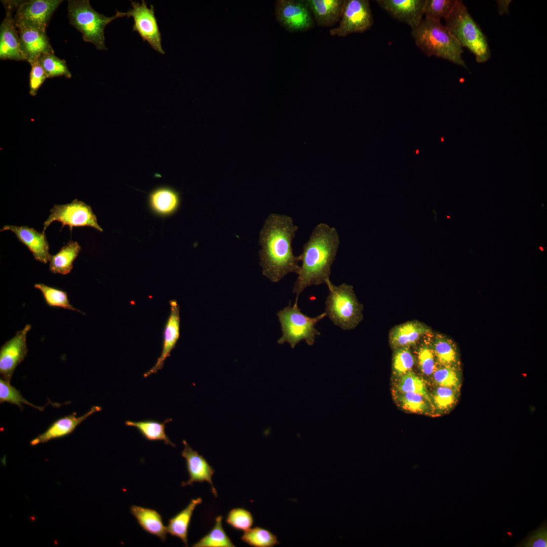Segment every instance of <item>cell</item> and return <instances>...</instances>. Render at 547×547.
Wrapping results in <instances>:
<instances>
[{"label": "cell", "mask_w": 547, "mask_h": 547, "mask_svg": "<svg viewBox=\"0 0 547 547\" xmlns=\"http://www.w3.org/2000/svg\"><path fill=\"white\" fill-rule=\"evenodd\" d=\"M298 227L285 215L270 214L259 233V252L262 274L277 283L290 272L299 274L301 255L295 256L292 241Z\"/></svg>", "instance_id": "6da1fadb"}, {"label": "cell", "mask_w": 547, "mask_h": 547, "mask_svg": "<svg viewBox=\"0 0 547 547\" xmlns=\"http://www.w3.org/2000/svg\"><path fill=\"white\" fill-rule=\"evenodd\" d=\"M339 244L335 227L324 223L315 227L300 254L302 264L293 289L296 297L307 287L325 284L330 279L331 266Z\"/></svg>", "instance_id": "7a4b0ae2"}, {"label": "cell", "mask_w": 547, "mask_h": 547, "mask_svg": "<svg viewBox=\"0 0 547 547\" xmlns=\"http://www.w3.org/2000/svg\"><path fill=\"white\" fill-rule=\"evenodd\" d=\"M411 34L426 56L441 58L467 68L462 57V48L441 21L424 18L411 29Z\"/></svg>", "instance_id": "3957f363"}, {"label": "cell", "mask_w": 547, "mask_h": 547, "mask_svg": "<svg viewBox=\"0 0 547 547\" xmlns=\"http://www.w3.org/2000/svg\"><path fill=\"white\" fill-rule=\"evenodd\" d=\"M445 25L461 47L468 49L478 63H484L491 57L487 38L461 1L456 0Z\"/></svg>", "instance_id": "277c9868"}, {"label": "cell", "mask_w": 547, "mask_h": 547, "mask_svg": "<svg viewBox=\"0 0 547 547\" xmlns=\"http://www.w3.org/2000/svg\"><path fill=\"white\" fill-rule=\"evenodd\" d=\"M67 10L70 24L82 33L84 41L92 43L99 50H108L105 44L106 26L126 16V13L116 11L113 16L107 17L93 9L88 0H69Z\"/></svg>", "instance_id": "5b68a950"}, {"label": "cell", "mask_w": 547, "mask_h": 547, "mask_svg": "<svg viewBox=\"0 0 547 547\" xmlns=\"http://www.w3.org/2000/svg\"><path fill=\"white\" fill-rule=\"evenodd\" d=\"M325 284L329 292L325 301L327 316L344 330L354 329L363 319V306L358 300L353 286L345 283L335 286L330 279Z\"/></svg>", "instance_id": "8992f818"}, {"label": "cell", "mask_w": 547, "mask_h": 547, "mask_svg": "<svg viewBox=\"0 0 547 547\" xmlns=\"http://www.w3.org/2000/svg\"><path fill=\"white\" fill-rule=\"evenodd\" d=\"M298 297H296L293 306L291 305L290 301L288 306L277 314L282 331V335L277 342L280 344L288 342L292 348L304 340L308 345H312L316 336L321 335L315 326L327 316L326 313L324 312L316 317H309L303 314L298 307Z\"/></svg>", "instance_id": "52a82bcc"}, {"label": "cell", "mask_w": 547, "mask_h": 547, "mask_svg": "<svg viewBox=\"0 0 547 547\" xmlns=\"http://www.w3.org/2000/svg\"><path fill=\"white\" fill-rule=\"evenodd\" d=\"M62 223L61 229L68 225L71 232L73 227H92L102 232V228L98 224L97 217L91 207L77 199L64 205H55L50 210L48 219L44 222L43 231L54 221Z\"/></svg>", "instance_id": "ba28073f"}, {"label": "cell", "mask_w": 547, "mask_h": 547, "mask_svg": "<svg viewBox=\"0 0 547 547\" xmlns=\"http://www.w3.org/2000/svg\"><path fill=\"white\" fill-rule=\"evenodd\" d=\"M373 24V17L368 0H345L342 13L337 26L331 28L333 36L345 37L354 33H362L369 29Z\"/></svg>", "instance_id": "9c48e42d"}, {"label": "cell", "mask_w": 547, "mask_h": 547, "mask_svg": "<svg viewBox=\"0 0 547 547\" xmlns=\"http://www.w3.org/2000/svg\"><path fill=\"white\" fill-rule=\"evenodd\" d=\"M275 14L280 25L291 33L306 31L315 25L305 0H277Z\"/></svg>", "instance_id": "30bf717a"}, {"label": "cell", "mask_w": 547, "mask_h": 547, "mask_svg": "<svg viewBox=\"0 0 547 547\" xmlns=\"http://www.w3.org/2000/svg\"><path fill=\"white\" fill-rule=\"evenodd\" d=\"M131 2L132 8L126 13V16L133 18L132 30L137 32L142 40L147 42L154 51L165 54V52L162 46L161 33L155 16L153 6L150 5L149 8L146 2L143 0L141 1V3L134 1Z\"/></svg>", "instance_id": "8fae6325"}, {"label": "cell", "mask_w": 547, "mask_h": 547, "mask_svg": "<svg viewBox=\"0 0 547 547\" xmlns=\"http://www.w3.org/2000/svg\"><path fill=\"white\" fill-rule=\"evenodd\" d=\"M16 21L34 26L44 31L61 0L12 1Z\"/></svg>", "instance_id": "7c38bea8"}, {"label": "cell", "mask_w": 547, "mask_h": 547, "mask_svg": "<svg viewBox=\"0 0 547 547\" xmlns=\"http://www.w3.org/2000/svg\"><path fill=\"white\" fill-rule=\"evenodd\" d=\"M27 324L23 329L6 341L0 349V374L3 379L10 382L17 366L25 358L28 353L26 337L31 329Z\"/></svg>", "instance_id": "4fadbf2b"}, {"label": "cell", "mask_w": 547, "mask_h": 547, "mask_svg": "<svg viewBox=\"0 0 547 547\" xmlns=\"http://www.w3.org/2000/svg\"><path fill=\"white\" fill-rule=\"evenodd\" d=\"M15 23L26 61L31 64L42 55L54 53L46 31L24 22L15 21Z\"/></svg>", "instance_id": "5bb4252c"}, {"label": "cell", "mask_w": 547, "mask_h": 547, "mask_svg": "<svg viewBox=\"0 0 547 547\" xmlns=\"http://www.w3.org/2000/svg\"><path fill=\"white\" fill-rule=\"evenodd\" d=\"M6 15L0 26V58L1 60L25 61L22 53L19 36L16 28L12 1H2Z\"/></svg>", "instance_id": "9a60e30c"}, {"label": "cell", "mask_w": 547, "mask_h": 547, "mask_svg": "<svg viewBox=\"0 0 547 547\" xmlns=\"http://www.w3.org/2000/svg\"><path fill=\"white\" fill-rule=\"evenodd\" d=\"M376 3L394 19L409 25L411 29L423 19L425 0H377Z\"/></svg>", "instance_id": "2e32d148"}, {"label": "cell", "mask_w": 547, "mask_h": 547, "mask_svg": "<svg viewBox=\"0 0 547 547\" xmlns=\"http://www.w3.org/2000/svg\"><path fill=\"white\" fill-rule=\"evenodd\" d=\"M182 442L184 448L181 455L186 461L189 479L186 482H182L181 486L192 485L195 482H207L210 485L213 495L216 497L217 491L212 480L214 470L202 455L191 448L185 440H183Z\"/></svg>", "instance_id": "e0dca14e"}, {"label": "cell", "mask_w": 547, "mask_h": 547, "mask_svg": "<svg viewBox=\"0 0 547 547\" xmlns=\"http://www.w3.org/2000/svg\"><path fill=\"white\" fill-rule=\"evenodd\" d=\"M169 303L170 314L164 329L162 353L154 365L144 374V377L156 373L163 368L165 361L170 356L171 351L179 339L180 321L179 306L175 300H170Z\"/></svg>", "instance_id": "ac0fdd59"}, {"label": "cell", "mask_w": 547, "mask_h": 547, "mask_svg": "<svg viewBox=\"0 0 547 547\" xmlns=\"http://www.w3.org/2000/svg\"><path fill=\"white\" fill-rule=\"evenodd\" d=\"M4 230L13 232L19 241L28 248L36 260L45 264L49 261L51 255L45 232H38L27 226L12 225H5L1 229Z\"/></svg>", "instance_id": "d6986e66"}, {"label": "cell", "mask_w": 547, "mask_h": 547, "mask_svg": "<svg viewBox=\"0 0 547 547\" xmlns=\"http://www.w3.org/2000/svg\"><path fill=\"white\" fill-rule=\"evenodd\" d=\"M431 333V329L426 325L413 320L398 325L392 328L389 333V341L395 349L409 348Z\"/></svg>", "instance_id": "ffe728a7"}, {"label": "cell", "mask_w": 547, "mask_h": 547, "mask_svg": "<svg viewBox=\"0 0 547 547\" xmlns=\"http://www.w3.org/2000/svg\"><path fill=\"white\" fill-rule=\"evenodd\" d=\"M100 406H93L91 409L80 417H76L75 413L58 419L54 422L43 433L30 441V445H36L44 443L49 440L60 438L71 433L83 421L93 413L100 411Z\"/></svg>", "instance_id": "44dd1931"}, {"label": "cell", "mask_w": 547, "mask_h": 547, "mask_svg": "<svg viewBox=\"0 0 547 547\" xmlns=\"http://www.w3.org/2000/svg\"><path fill=\"white\" fill-rule=\"evenodd\" d=\"M305 1L318 26L330 27L339 22L345 0Z\"/></svg>", "instance_id": "7402d4cb"}, {"label": "cell", "mask_w": 547, "mask_h": 547, "mask_svg": "<svg viewBox=\"0 0 547 547\" xmlns=\"http://www.w3.org/2000/svg\"><path fill=\"white\" fill-rule=\"evenodd\" d=\"M131 514L136 519L140 526L146 532L158 537L162 541L167 538V527L163 523L162 517L156 510L132 505Z\"/></svg>", "instance_id": "603a6c76"}, {"label": "cell", "mask_w": 547, "mask_h": 547, "mask_svg": "<svg viewBox=\"0 0 547 547\" xmlns=\"http://www.w3.org/2000/svg\"><path fill=\"white\" fill-rule=\"evenodd\" d=\"M152 209L161 215H169L175 212L180 204L179 193L169 187H160L153 190L149 196Z\"/></svg>", "instance_id": "cb8c5ba5"}, {"label": "cell", "mask_w": 547, "mask_h": 547, "mask_svg": "<svg viewBox=\"0 0 547 547\" xmlns=\"http://www.w3.org/2000/svg\"><path fill=\"white\" fill-rule=\"evenodd\" d=\"M202 502L200 497L192 499L186 507L169 519L166 526L167 532L179 538L186 546L188 545V530L191 518L194 510Z\"/></svg>", "instance_id": "d4e9b609"}, {"label": "cell", "mask_w": 547, "mask_h": 547, "mask_svg": "<svg viewBox=\"0 0 547 547\" xmlns=\"http://www.w3.org/2000/svg\"><path fill=\"white\" fill-rule=\"evenodd\" d=\"M81 250L77 242L69 241L49 260L50 270L54 274L66 275L73 268V263Z\"/></svg>", "instance_id": "484cf974"}, {"label": "cell", "mask_w": 547, "mask_h": 547, "mask_svg": "<svg viewBox=\"0 0 547 547\" xmlns=\"http://www.w3.org/2000/svg\"><path fill=\"white\" fill-rule=\"evenodd\" d=\"M172 420L171 418L163 422L149 419L138 421L127 420L125 424L127 426L135 427L147 440L162 441L165 444L175 447V445L170 440L165 432V424Z\"/></svg>", "instance_id": "4316f807"}, {"label": "cell", "mask_w": 547, "mask_h": 547, "mask_svg": "<svg viewBox=\"0 0 547 547\" xmlns=\"http://www.w3.org/2000/svg\"><path fill=\"white\" fill-rule=\"evenodd\" d=\"M432 344L438 365L458 366V352L451 339L443 335L436 334L433 336Z\"/></svg>", "instance_id": "83f0119b"}, {"label": "cell", "mask_w": 547, "mask_h": 547, "mask_svg": "<svg viewBox=\"0 0 547 547\" xmlns=\"http://www.w3.org/2000/svg\"><path fill=\"white\" fill-rule=\"evenodd\" d=\"M211 530L198 541L193 547H234L235 545L226 534L222 525V517L219 516L215 520Z\"/></svg>", "instance_id": "f1b7e54d"}, {"label": "cell", "mask_w": 547, "mask_h": 547, "mask_svg": "<svg viewBox=\"0 0 547 547\" xmlns=\"http://www.w3.org/2000/svg\"><path fill=\"white\" fill-rule=\"evenodd\" d=\"M432 333L424 336L417 350L419 368L427 376H432L438 366L432 347Z\"/></svg>", "instance_id": "f546056e"}, {"label": "cell", "mask_w": 547, "mask_h": 547, "mask_svg": "<svg viewBox=\"0 0 547 547\" xmlns=\"http://www.w3.org/2000/svg\"><path fill=\"white\" fill-rule=\"evenodd\" d=\"M432 377L437 386L460 390L461 376L458 366L438 365Z\"/></svg>", "instance_id": "4dcf8cb0"}, {"label": "cell", "mask_w": 547, "mask_h": 547, "mask_svg": "<svg viewBox=\"0 0 547 547\" xmlns=\"http://www.w3.org/2000/svg\"><path fill=\"white\" fill-rule=\"evenodd\" d=\"M34 287L41 292L45 302L49 306L82 312L70 303L68 294L65 291L44 284H36Z\"/></svg>", "instance_id": "1f68e13d"}, {"label": "cell", "mask_w": 547, "mask_h": 547, "mask_svg": "<svg viewBox=\"0 0 547 547\" xmlns=\"http://www.w3.org/2000/svg\"><path fill=\"white\" fill-rule=\"evenodd\" d=\"M242 540L255 547H273L280 544L277 536L269 530L255 527L244 531Z\"/></svg>", "instance_id": "d6a6232c"}, {"label": "cell", "mask_w": 547, "mask_h": 547, "mask_svg": "<svg viewBox=\"0 0 547 547\" xmlns=\"http://www.w3.org/2000/svg\"><path fill=\"white\" fill-rule=\"evenodd\" d=\"M400 377V378L396 385L398 393H411L419 394L424 397L432 404L431 396L422 379L412 371Z\"/></svg>", "instance_id": "836d02e7"}, {"label": "cell", "mask_w": 547, "mask_h": 547, "mask_svg": "<svg viewBox=\"0 0 547 547\" xmlns=\"http://www.w3.org/2000/svg\"><path fill=\"white\" fill-rule=\"evenodd\" d=\"M458 392L451 388L437 386L431 396L433 409L441 413L450 410L457 402Z\"/></svg>", "instance_id": "e575fe53"}, {"label": "cell", "mask_w": 547, "mask_h": 547, "mask_svg": "<svg viewBox=\"0 0 547 547\" xmlns=\"http://www.w3.org/2000/svg\"><path fill=\"white\" fill-rule=\"evenodd\" d=\"M38 60L48 78L57 76H64L68 79L71 77V73L65 60L57 57L54 53L42 55Z\"/></svg>", "instance_id": "d590c367"}, {"label": "cell", "mask_w": 547, "mask_h": 547, "mask_svg": "<svg viewBox=\"0 0 547 547\" xmlns=\"http://www.w3.org/2000/svg\"><path fill=\"white\" fill-rule=\"evenodd\" d=\"M397 399L404 409L412 412L426 414L433 409L432 404L418 394L398 393Z\"/></svg>", "instance_id": "8d00e7d4"}, {"label": "cell", "mask_w": 547, "mask_h": 547, "mask_svg": "<svg viewBox=\"0 0 547 547\" xmlns=\"http://www.w3.org/2000/svg\"><path fill=\"white\" fill-rule=\"evenodd\" d=\"M456 0H425L424 18L437 21L446 18L452 11Z\"/></svg>", "instance_id": "74e56055"}, {"label": "cell", "mask_w": 547, "mask_h": 547, "mask_svg": "<svg viewBox=\"0 0 547 547\" xmlns=\"http://www.w3.org/2000/svg\"><path fill=\"white\" fill-rule=\"evenodd\" d=\"M9 382L2 378L0 379V403L7 402L17 405L21 411L23 410V404L27 405L35 408L41 411L44 410L45 406L38 407L34 405L24 398L20 392L12 386Z\"/></svg>", "instance_id": "f35d334b"}, {"label": "cell", "mask_w": 547, "mask_h": 547, "mask_svg": "<svg viewBox=\"0 0 547 547\" xmlns=\"http://www.w3.org/2000/svg\"><path fill=\"white\" fill-rule=\"evenodd\" d=\"M415 361L414 357L409 347L396 348L393 359L394 373L401 376L411 371Z\"/></svg>", "instance_id": "ab89813d"}, {"label": "cell", "mask_w": 547, "mask_h": 547, "mask_svg": "<svg viewBox=\"0 0 547 547\" xmlns=\"http://www.w3.org/2000/svg\"><path fill=\"white\" fill-rule=\"evenodd\" d=\"M254 522L252 514L243 508L231 510L227 515L226 522L235 529L245 531L249 529Z\"/></svg>", "instance_id": "60d3db41"}, {"label": "cell", "mask_w": 547, "mask_h": 547, "mask_svg": "<svg viewBox=\"0 0 547 547\" xmlns=\"http://www.w3.org/2000/svg\"><path fill=\"white\" fill-rule=\"evenodd\" d=\"M517 546L521 547H546L547 526L544 522L537 529L530 532Z\"/></svg>", "instance_id": "b9f144b4"}, {"label": "cell", "mask_w": 547, "mask_h": 547, "mask_svg": "<svg viewBox=\"0 0 547 547\" xmlns=\"http://www.w3.org/2000/svg\"><path fill=\"white\" fill-rule=\"evenodd\" d=\"M30 65L31 69L29 73V94L32 96H35L45 80L48 77L38 60Z\"/></svg>", "instance_id": "7bdbcfd3"}, {"label": "cell", "mask_w": 547, "mask_h": 547, "mask_svg": "<svg viewBox=\"0 0 547 547\" xmlns=\"http://www.w3.org/2000/svg\"><path fill=\"white\" fill-rule=\"evenodd\" d=\"M498 5V11L502 15L503 13H508L509 6L511 1H497Z\"/></svg>", "instance_id": "ee69618b"}]
</instances>
